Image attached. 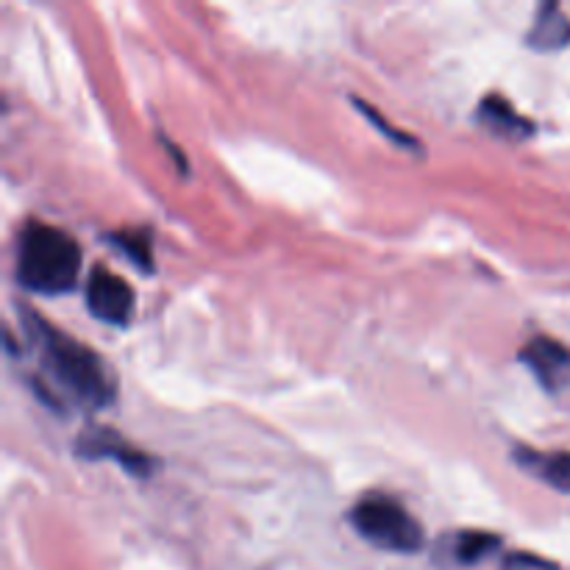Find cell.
<instances>
[{
	"label": "cell",
	"instance_id": "cell-1",
	"mask_svg": "<svg viewBox=\"0 0 570 570\" xmlns=\"http://www.w3.org/2000/svg\"><path fill=\"white\" fill-rule=\"evenodd\" d=\"M22 323L39 348L45 373L61 390H67L72 401L89 406V410H106L109 404H115V373L92 348L78 343L70 334L59 332L53 323L42 321L33 309H22Z\"/></svg>",
	"mask_w": 570,
	"mask_h": 570
},
{
	"label": "cell",
	"instance_id": "cell-2",
	"mask_svg": "<svg viewBox=\"0 0 570 570\" xmlns=\"http://www.w3.org/2000/svg\"><path fill=\"white\" fill-rule=\"evenodd\" d=\"M81 245L50 223L31 220L20 232L17 282L39 295H65L81 273Z\"/></svg>",
	"mask_w": 570,
	"mask_h": 570
},
{
	"label": "cell",
	"instance_id": "cell-3",
	"mask_svg": "<svg viewBox=\"0 0 570 570\" xmlns=\"http://www.w3.org/2000/svg\"><path fill=\"white\" fill-rule=\"evenodd\" d=\"M351 527L362 540L393 554H417L426 543L423 527L404 504L382 493L365 495L351 510Z\"/></svg>",
	"mask_w": 570,
	"mask_h": 570
},
{
	"label": "cell",
	"instance_id": "cell-4",
	"mask_svg": "<svg viewBox=\"0 0 570 570\" xmlns=\"http://www.w3.org/2000/svg\"><path fill=\"white\" fill-rule=\"evenodd\" d=\"M134 289L117 273L106 271L104 265L89 273L87 282V306L98 321L111 323V326H126L134 315Z\"/></svg>",
	"mask_w": 570,
	"mask_h": 570
},
{
	"label": "cell",
	"instance_id": "cell-5",
	"mask_svg": "<svg viewBox=\"0 0 570 570\" xmlns=\"http://www.w3.org/2000/svg\"><path fill=\"white\" fill-rule=\"evenodd\" d=\"M76 451L83 460H115L117 465H122L134 476H148L154 471V460L145 451L134 449L128 440H122L111 429L87 426L81 432V438H78Z\"/></svg>",
	"mask_w": 570,
	"mask_h": 570
},
{
	"label": "cell",
	"instance_id": "cell-6",
	"mask_svg": "<svg viewBox=\"0 0 570 570\" xmlns=\"http://www.w3.org/2000/svg\"><path fill=\"white\" fill-rule=\"evenodd\" d=\"M523 365L532 367L534 376L546 384L549 390L560 387V379L566 376L570 367V354L560 343L549 337H534L527 348L521 351Z\"/></svg>",
	"mask_w": 570,
	"mask_h": 570
},
{
	"label": "cell",
	"instance_id": "cell-7",
	"mask_svg": "<svg viewBox=\"0 0 570 570\" xmlns=\"http://www.w3.org/2000/svg\"><path fill=\"white\" fill-rule=\"evenodd\" d=\"M515 462L546 482L549 488L570 493V454L568 451H532V449H515Z\"/></svg>",
	"mask_w": 570,
	"mask_h": 570
},
{
	"label": "cell",
	"instance_id": "cell-8",
	"mask_svg": "<svg viewBox=\"0 0 570 570\" xmlns=\"http://www.w3.org/2000/svg\"><path fill=\"white\" fill-rule=\"evenodd\" d=\"M570 42V20L557 3H543L527 33V45L534 50H562Z\"/></svg>",
	"mask_w": 570,
	"mask_h": 570
},
{
	"label": "cell",
	"instance_id": "cell-9",
	"mask_svg": "<svg viewBox=\"0 0 570 570\" xmlns=\"http://www.w3.org/2000/svg\"><path fill=\"white\" fill-rule=\"evenodd\" d=\"M479 120L488 128H493V131L504 134V137H529L534 131L532 122L518 115L515 106L507 98H501V95H488L479 104Z\"/></svg>",
	"mask_w": 570,
	"mask_h": 570
},
{
	"label": "cell",
	"instance_id": "cell-10",
	"mask_svg": "<svg viewBox=\"0 0 570 570\" xmlns=\"http://www.w3.org/2000/svg\"><path fill=\"white\" fill-rule=\"evenodd\" d=\"M501 549V538L493 532H456L454 546H451V557L456 566H476L484 557Z\"/></svg>",
	"mask_w": 570,
	"mask_h": 570
},
{
	"label": "cell",
	"instance_id": "cell-11",
	"mask_svg": "<svg viewBox=\"0 0 570 570\" xmlns=\"http://www.w3.org/2000/svg\"><path fill=\"white\" fill-rule=\"evenodd\" d=\"M109 239L115 243V248H120L134 265H139L142 271H150L154 267V259H150V239L145 232H137V228H128V232H115L109 234Z\"/></svg>",
	"mask_w": 570,
	"mask_h": 570
},
{
	"label": "cell",
	"instance_id": "cell-12",
	"mask_svg": "<svg viewBox=\"0 0 570 570\" xmlns=\"http://www.w3.org/2000/svg\"><path fill=\"white\" fill-rule=\"evenodd\" d=\"M354 106H356V109H362V115H365L367 120H371L373 126H376L379 131L384 134V137L393 139L395 145H410V148H421L415 137H410V134H406V131H399V128L390 126V122L384 120V115H379V109H373V106H367L365 100H356V98H354Z\"/></svg>",
	"mask_w": 570,
	"mask_h": 570
}]
</instances>
